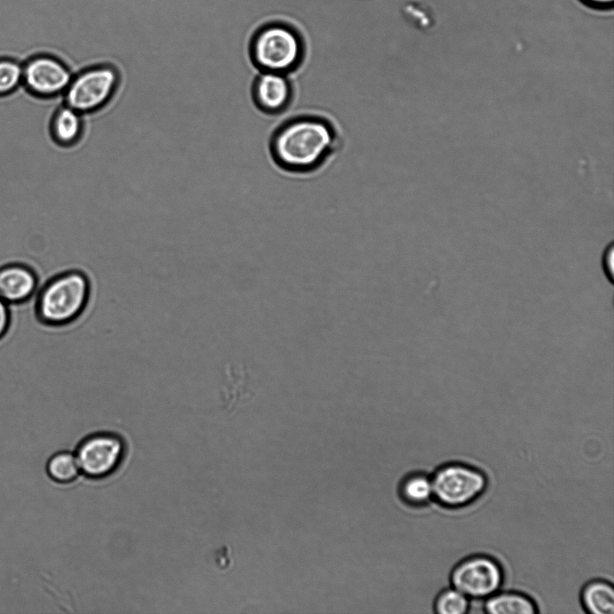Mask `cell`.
<instances>
[{
	"instance_id": "obj_1",
	"label": "cell",
	"mask_w": 614,
	"mask_h": 614,
	"mask_svg": "<svg viewBox=\"0 0 614 614\" xmlns=\"http://www.w3.org/2000/svg\"><path fill=\"white\" fill-rule=\"evenodd\" d=\"M340 136L334 124L316 114H300L281 122L269 140L275 165L290 174L317 171L337 151Z\"/></svg>"
},
{
	"instance_id": "obj_2",
	"label": "cell",
	"mask_w": 614,
	"mask_h": 614,
	"mask_svg": "<svg viewBox=\"0 0 614 614\" xmlns=\"http://www.w3.org/2000/svg\"><path fill=\"white\" fill-rule=\"evenodd\" d=\"M91 282L80 270H67L49 279L35 295L37 321L48 327H62L75 322L90 299Z\"/></svg>"
},
{
	"instance_id": "obj_3",
	"label": "cell",
	"mask_w": 614,
	"mask_h": 614,
	"mask_svg": "<svg viewBox=\"0 0 614 614\" xmlns=\"http://www.w3.org/2000/svg\"><path fill=\"white\" fill-rule=\"evenodd\" d=\"M306 49L302 37L282 22H270L258 29L249 45V56L259 72L289 76L303 64Z\"/></svg>"
},
{
	"instance_id": "obj_4",
	"label": "cell",
	"mask_w": 614,
	"mask_h": 614,
	"mask_svg": "<svg viewBox=\"0 0 614 614\" xmlns=\"http://www.w3.org/2000/svg\"><path fill=\"white\" fill-rule=\"evenodd\" d=\"M120 83V71L112 64L84 67L73 74L63 94L64 103L83 115L95 113L113 100Z\"/></svg>"
},
{
	"instance_id": "obj_5",
	"label": "cell",
	"mask_w": 614,
	"mask_h": 614,
	"mask_svg": "<svg viewBox=\"0 0 614 614\" xmlns=\"http://www.w3.org/2000/svg\"><path fill=\"white\" fill-rule=\"evenodd\" d=\"M431 479L432 499L448 509L463 508L473 503L483 495L488 485L482 470L459 462L439 467Z\"/></svg>"
},
{
	"instance_id": "obj_6",
	"label": "cell",
	"mask_w": 614,
	"mask_h": 614,
	"mask_svg": "<svg viewBox=\"0 0 614 614\" xmlns=\"http://www.w3.org/2000/svg\"><path fill=\"white\" fill-rule=\"evenodd\" d=\"M503 580L501 564L484 554L462 559L454 565L449 574L451 586L470 600H486L500 591Z\"/></svg>"
},
{
	"instance_id": "obj_7",
	"label": "cell",
	"mask_w": 614,
	"mask_h": 614,
	"mask_svg": "<svg viewBox=\"0 0 614 614\" xmlns=\"http://www.w3.org/2000/svg\"><path fill=\"white\" fill-rule=\"evenodd\" d=\"M125 444L113 432H102L86 436L78 445L76 457L80 472L92 479L113 474L122 462Z\"/></svg>"
},
{
	"instance_id": "obj_8",
	"label": "cell",
	"mask_w": 614,
	"mask_h": 614,
	"mask_svg": "<svg viewBox=\"0 0 614 614\" xmlns=\"http://www.w3.org/2000/svg\"><path fill=\"white\" fill-rule=\"evenodd\" d=\"M73 74L64 60L49 53L37 54L22 64V83L31 93L44 99L64 94Z\"/></svg>"
},
{
	"instance_id": "obj_9",
	"label": "cell",
	"mask_w": 614,
	"mask_h": 614,
	"mask_svg": "<svg viewBox=\"0 0 614 614\" xmlns=\"http://www.w3.org/2000/svg\"><path fill=\"white\" fill-rule=\"evenodd\" d=\"M294 93L289 76L274 72H259L251 87L254 106L269 116H278L288 111L293 102Z\"/></svg>"
},
{
	"instance_id": "obj_10",
	"label": "cell",
	"mask_w": 614,
	"mask_h": 614,
	"mask_svg": "<svg viewBox=\"0 0 614 614\" xmlns=\"http://www.w3.org/2000/svg\"><path fill=\"white\" fill-rule=\"evenodd\" d=\"M39 288V276L31 266L19 262L0 266V298L8 305L27 303Z\"/></svg>"
},
{
	"instance_id": "obj_11",
	"label": "cell",
	"mask_w": 614,
	"mask_h": 614,
	"mask_svg": "<svg viewBox=\"0 0 614 614\" xmlns=\"http://www.w3.org/2000/svg\"><path fill=\"white\" fill-rule=\"evenodd\" d=\"M82 113L63 103L53 113L49 123L52 140L59 147L76 146L85 134V119Z\"/></svg>"
},
{
	"instance_id": "obj_12",
	"label": "cell",
	"mask_w": 614,
	"mask_h": 614,
	"mask_svg": "<svg viewBox=\"0 0 614 614\" xmlns=\"http://www.w3.org/2000/svg\"><path fill=\"white\" fill-rule=\"evenodd\" d=\"M488 614H534L538 606L532 598L520 592L498 591L484 602Z\"/></svg>"
},
{
	"instance_id": "obj_13",
	"label": "cell",
	"mask_w": 614,
	"mask_h": 614,
	"mask_svg": "<svg viewBox=\"0 0 614 614\" xmlns=\"http://www.w3.org/2000/svg\"><path fill=\"white\" fill-rule=\"evenodd\" d=\"M580 601L587 613L612 614L614 612L612 583L603 579L591 580L583 587Z\"/></svg>"
},
{
	"instance_id": "obj_14",
	"label": "cell",
	"mask_w": 614,
	"mask_h": 614,
	"mask_svg": "<svg viewBox=\"0 0 614 614\" xmlns=\"http://www.w3.org/2000/svg\"><path fill=\"white\" fill-rule=\"evenodd\" d=\"M400 495L412 506L427 504L432 499L431 476L423 473H413L405 476L400 485Z\"/></svg>"
},
{
	"instance_id": "obj_15",
	"label": "cell",
	"mask_w": 614,
	"mask_h": 614,
	"mask_svg": "<svg viewBox=\"0 0 614 614\" xmlns=\"http://www.w3.org/2000/svg\"><path fill=\"white\" fill-rule=\"evenodd\" d=\"M49 476L59 484H69L75 481L80 468L76 455L69 451H59L52 455L46 466Z\"/></svg>"
},
{
	"instance_id": "obj_16",
	"label": "cell",
	"mask_w": 614,
	"mask_h": 614,
	"mask_svg": "<svg viewBox=\"0 0 614 614\" xmlns=\"http://www.w3.org/2000/svg\"><path fill=\"white\" fill-rule=\"evenodd\" d=\"M470 599L450 586L438 593L433 602L437 614H466L470 609Z\"/></svg>"
},
{
	"instance_id": "obj_17",
	"label": "cell",
	"mask_w": 614,
	"mask_h": 614,
	"mask_svg": "<svg viewBox=\"0 0 614 614\" xmlns=\"http://www.w3.org/2000/svg\"><path fill=\"white\" fill-rule=\"evenodd\" d=\"M22 83V64L14 58H0V95L13 93Z\"/></svg>"
},
{
	"instance_id": "obj_18",
	"label": "cell",
	"mask_w": 614,
	"mask_h": 614,
	"mask_svg": "<svg viewBox=\"0 0 614 614\" xmlns=\"http://www.w3.org/2000/svg\"><path fill=\"white\" fill-rule=\"evenodd\" d=\"M11 306L0 298V342L4 339L12 325Z\"/></svg>"
},
{
	"instance_id": "obj_19",
	"label": "cell",
	"mask_w": 614,
	"mask_h": 614,
	"mask_svg": "<svg viewBox=\"0 0 614 614\" xmlns=\"http://www.w3.org/2000/svg\"><path fill=\"white\" fill-rule=\"evenodd\" d=\"M588 6L593 8L606 9L613 5L614 0H581Z\"/></svg>"
}]
</instances>
